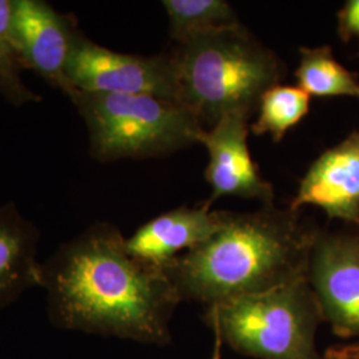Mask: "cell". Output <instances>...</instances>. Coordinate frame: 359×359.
<instances>
[{
	"label": "cell",
	"mask_w": 359,
	"mask_h": 359,
	"mask_svg": "<svg viewBox=\"0 0 359 359\" xmlns=\"http://www.w3.org/2000/svg\"><path fill=\"white\" fill-rule=\"evenodd\" d=\"M228 212L210 210L209 206H179L149 219L126 238L129 255L164 266L217 233Z\"/></svg>",
	"instance_id": "obj_11"
},
{
	"label": "cell",
	"mask_w": 359,
	"mask_h": 359,
	"mask_svg": "<svg viewBox=\"0 0 359 359\" xmlns=\"http://www.w3.org/2000/svg\"><path fill=\"white\" fill-rule=\"evenodd\" d=\"M322 359H359V344L342 348H330Z\"/></svg>",
	"instance_id": "obj_18"
},
{
	"label": "cell",
	"mask_w": 359,
	"mask_h": 359,
	"mask_svg": "<svg viewBox=\"0 0 359 359\" xmlns=\"http://www.w3.org/2000/svg\"><path fill=\"white\" fill-rule=\"evenodd\" d=\"M169 34L177 44L210 31L241 25L225 0H164Z\"/></svg>",
	"instance_id": "obj_14"
},
{
	"label": "cell",
	"mask_w": 359,
	"mask_h": 359,
	"mask_svg": "<svg viewBox=\"0 0 359 359\" xmlns=\"http://www.w3.org/2000/svg\"><path fill=\"white\" fill-rule=\"evenodd\" d=\"M71 103L90 137V154L99 163L164 157L198 144L204 127L179 102L151 95L75 90Z\"/></svg>",
	"instance_id": "obj_4"
},
{
	"label": "cell",
	"mask_w": 359,
	"mask_h": 359,
	"mask_svg": "<svg viewBox=\"0 0 359 359\" xmlns=\"http://www.w3.org/2000/svg\"><path fill=\"white\" fill-rule=\"evenodd\" d=\"M249 116L229 114L222 116L212 128L204 129L198 144L209 154L205 179L212 194L205 205L212 206L224 196L257 200L262 206H273L274 191L262 179L248 147Z\"/></svg>",
	"instance_id": "obj_9"
},
{
	"label": "cell",
	"mask_w": 359,
	"mask_h": 359,
	"mask_svg": "<svg viewBox=\"0 0 359 359\" xmlns=\"http://www.w3.org/2000/svg\"><path fill=\"white\" fill-rule=\"evenodd\" d=\"M222 346H224V344H222L221 338L218 337L217 334H215V345H213V351H212L210 359H222Z\"/></svg>",
	"instance_id": "obj_19"
},
{
	"label": "cell",
	"mask_w": 359,
	"mask_h": 359,
	"mask_svg": "<svg viewBox=\"0 0 359 359\" xmlns=\"http://www.w3.org/2000/svg\"><path fill=\"white\" fill-rule=\"evenodd\" d=\"M317 206L330 219L359 225V132L327 149L301 180L290 210Z\"/></svg>",
	"instance_id": "obj_10"
},
{
	"label": "cell",
	"mask_w": 359,
	"mask_h": 359,
	"mask_svg": "<svg viewBox=\"0 0 359 359\" xmlns=\"http://www.w3.org/2000/svg\"><path fill=\"white\" fill-rule=\"evenodd\" d=\"M180 103L212 128L222 116L253 115L261 96L280 84V57L243 25L210 31L172 51Z\"/></svg>",
	"instance_id": "obj_3"
},
{
	"label": "cell",
	"mask_w": 359,
	"mask_h": 359,
	"mask_svg": "<svg viewBox=\"0 0 359 359\" xmlns=\"http://www.w3.org/2000/svg\"><path fill=\"white\" fill-rule=\"evenodd\" d=\"M338 34L344 41L359 40V0H348L338 13Z\"/></svg>",
	"instance_id": "obj_17"
},
{
	"label": "cell",
	"mask_w": 359,
	"mask_h": 359,
	"mask_svg": "<svg viewBox=\"0 0 359 359\" xmlns=\"http://www.w3.org/2000/svg\"><path fill=\"white\" fill-rule=\"evenodd\" d=\"M310 109V96L297 86L277 84L266 90L258 104V118L252 124L256 136L270 135L280 142Z\"/></svg>",
	"instance_id": "obj_15"
},
{
	"label": "cell",
	"mask_w": 359,
	"mask_h": 359,
	"mask_svg": "<svg viewBox=\"0 0 359 359\" xmlns=\"http://www.w3.org/2000/svg\"><path fill=\"white\" fill-rule=\"evenodd\" d=\"M316 233L290 209L228 212L217 233L164 269L182 301L208 308L306 277Z\"/></svg>",
	"instance_id": "obj_2"
},
{
	"label": "cell",
	"mask_w": 359,
	"mask_h": 359,
	"mask_svg": "<svg viewBox=\"0 0 359 359\" xmlns=\"http://www.w3.org/2000/svg\"><path fill=\"white\" fill-rule=\"evenodd\" d=\"M308 280L322 320L342 338L359 339V231L316 233Z\"/></svg>",
	"instance_id": "obj_7"
},
{
	"label": "cell",
	"mask_w": 359,
	"mask_h": 359,
	"mask_svg": "<svg viewBox=\"0 0 359 359\" xmlns=\"http://www.w3.org/2000/svg\"><path fill=\"white\" fill-rule=\"evenodd\" d=\"M11 31L23 68L69 96L75 88L68 79V62L80 32L75 19L44 0H13Z\"/></svg>",
	"instance_id": "obj_8"
},
{
	"label": "cell",
	"mask_w": 359,
	"mask_h": 359,
	"mask_svg": "<svg viewBox=\"0 0 359 359\" xmlns=\"http://www.w3.org/2000/svg\"><path fill=\"white\" fill-rule=\"evenodd\" d=\"M68 79L75 90L151 95L180 103L172 52L142 56L112 51L92 41L81 31L69 56Z\"/></svg>",
	"instance_id": "obj_6"
},
{
	"label": "cell",
	"mask_w": 359,
	"mask_h": 359,
	"mask_svg": "<svg viewBox=\"0 0 359 359\" xmlns=\"http://www.w3.org/2000/svg\"><path fill=\"white\" fill-rule=\"evenodd\" d=\"M204 321L224 345L256 359H322V320L308 276L266 292L205 308Z\"/></svg>",
	"instance_id": "obj_5"
},
{
	"label": "cell",
	"mask_w": 359,
	"mask_h": 359,
	"mask_svg": "<svg viewBox=\"0 0 359 359\" xmlns=\"http://www.w3.org/2000/svg\"><path fill=\"white\" fill-rule=\"evenodd\" d=\"M13 0H0V96L11 105L41 103L43 97L23 80V65L15 50L11 31Z\"/></svg>",
	"instance_id": "obj_16"
},
{
	"label": "cell",
	"mask_w": 359,
	"mask_h": 359,
	"mask_svg": "<svg viewBox=\"0 0 359 359\" xmlns=\"http://www.w3.org/2000/svg\"><path fill=\"white\" fill-rule=\"evenodd\" d=\"M297 87L309 96H348L359 99V79L334 57L329 46L299 50Z\"/></svg>",
	"instance_id": "obj_13"
},
{
	"label": "cell",
	"mask_w": 359,
	"mask_h": 359,
	"mask_svg": "<svg viewBox=\"0 0 359 359\" xmlns=\"http://www.w3.org/2000/svg\"><path fill=\"white\" fill-rule=\"evenodd\" d=\"M52 323L65 330L167 346L182 301L164 266L129 255L115 225L95 222L41 265Z\"/></svg>",
	"instance_id": "obj_1"
},
{
	"label": "cell",
	"mask_w": 359,
	"mask_h": 359,
	"mask_svg": "<svg viewBox=\"0 0 359 359\" xmlns=\"http://www.w3.org/2000/svg\"><path fill=\"white\" fill-rule=\"evenodd\" d=\"M40 231L13 203L0 205V311L32 287L41 286Z\"/></svg>",
	"instance_id": "obj_12"
}]
</instances>
